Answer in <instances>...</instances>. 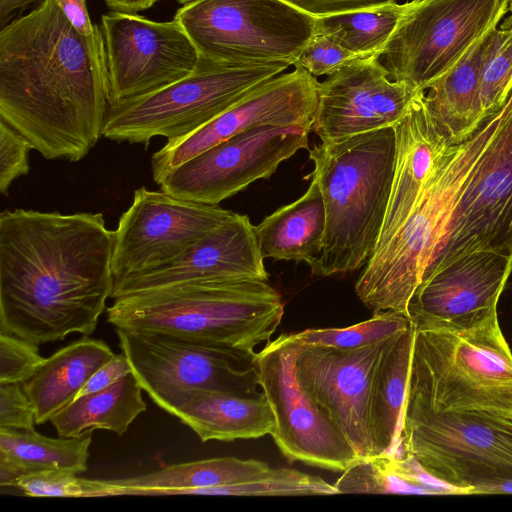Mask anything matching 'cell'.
<instances>
[{
  "instance_id": "41",
  "label": "cell",
  "mask_w": 512,
  "mask_h": 512,
  "mask_svg": "<svg viewBox=\"0 0 512 512\" xmlns=\"http://www.w3.org/2000/svg\"><path fill=\"white\" fill-rule=\"evenodd\" d=\"M315 18L362 11L395 3L397 0H284Z\"/></svg>"
},
{
  "instance_id": "40",
  "label": "cell",
  "mask_w": 512,
  "mask_h": 512,
  "mask_svg": "<svg viewBox=\"0 0 512 512\" xmlns=\"http://www.w3.org/2000/svg\"><path fill=\"white\" fill-rule=\"evenodd\" d=\"M35 411L22 384H0V428L34 429Z\"/></svg>"
},
{
  "instance_id": "32",
  "label": "cell",
  "mask_w": 512,
  "mask_h": 512,
  "mask_svg": "<svg viewBox=\"0 0 512 512\" xmlns=\"http://www.w3.org/2000/svg\"><path fill=\"white\" fill-rule=\"evenodd\" d=\"M408 2L316 18L315 33L326 34L359 57H381Z\"/></svg>"
},
{
  "instance_id": "20",
  "label": "cell",
  "mask_w": 512,
  "mask_h": 512,
  "mask_svg": "<svg viewBox=\"0 0 512 512\" xmlns=\"http://www.w3.org/2000/svg\"><path fill=\"white\" fill-rule=\"evenodd\" d=\"M512 272V255L466 254L424 278L411 296L407 316L416 329H460L497 315Z\"/></svg>"
},
{
  "instance_id": "44",
  "label": "cell",
  "mask_w": 512,
  "mask_h": 512,
  "mask_svg": "<svg viewBox=\"0 0 512 512\" xmlns=\"http://www.w3.org/2000/svg\"><path fill=\"white\" fill-rule=\"evenodd\" d=\"M106 5L115 12L136 14L153 6L157 0H104Z\"/></svg>"
},
{
  "instance_id": "1",
  "label": "cell",
  "mask_w": 512,
  "mask_h": 512,
  "mask_svg": "<svg viewBox=\"0 0 512 512\" xmlns=\"http://www.w3.org/2000/svg\"><path fill=\"white\" fill-rule=\"evenodd\" d=\"M110 103L104 38L83 35L57 0L0 33V119L44 158L76 162L102 136Z\"/></svg>"
},
{
  "instance_id": "4",
  "label": "cell",
  "mask_w": 512,
  "mask_h": 512,
  "mask_svg": "<svg viewBox=\"0 0 512 512\" xmlns=\"http://www.w3.org/2000/svg\"><path fill=\"white\" fill-rule=\"evenodd\" d=\"M106 314L115 328L255 353L281 323L284 303L267 281L200 279L119 296Z\"/></svg>"
},
{
  "instance_id": "37",
  "label": "cell",
  "mask_w": 512,
  "mask_h": 512,
  "mask_svg": "<svg viewBox=\"0 0 512 512\" xmlns=\"http://www.w3.org/2000/svg\"><path fill=\"white\" fill-rule=\"evenodd\" d=\"M44 359L38 345L12 334L0 333V384H23Z\"/></svg>"
},
{
  "instance_id": "13",
  "label": "cell",
  "mask_w": 512,
  "mask_h": 512,
  "mask_svg": "<svg viewBox=\"0 0 512 512\" xmlns=\"http://www.w3.org/2000/svg\"><path fill=\"white\" fill-rule=\"evenodd\" d=\"M311 129L261 126L241 132L172 169L159 184L174 197L218 205L260 179L300 149H309Z\"/></svg>"
},
{
  "instance_id": "5",
  "label": "cell",
  "mask_w": 512,
  "mask_h": 512,
  "mask_svg": "<svg viewBox=\"0 0 512 512\" xmlns=\"http://www.w3.org/2000/svg\"><path fill=\"white\" fill-rule=\"evenodd\" d=\"M507 108L506 101L470 138L443 151L399 231L369 258L355 292L374 314L393 311L407 316L409 300L433 261L462 192Z\"/></svg>"
},
{
  "instance_id": "21",
  "label": "cell",
  "mask_w": 512,
  "mask_h": 512,
  "mask_svg": "<svg viewBox=\"0 0 512 512\" xmlns=\"http://www.w3.org/2000/svg\"><path fill=\"white\" fill-rule=\"evenodd\" d=\"M263 260L255 226L235 213L171 262L115 280L111 298L200 279L268 282Z\"/></svg>"
},
{
  "instance_id": "19",
  "label": "cell",
  "mask_w": 512,
  "mask_h": 512,
  "mask_svg": "<svg viewBox=\"0 0 512 512\" xmlns=\"http://www.w3.org/2000/svg\"><path fill=\"white\" fill-rule=\"evenodd\" d=\"M380 57L356 58L319 82L312 131L330 143L392 127L421 91L390 78Z\"/></svg>"
},
{
  "instance_id": "15",
  "label": "cell",
  "mask_w": 512,
  "mask_h": 512,
  "mask_svg": "<svg viewBox=\"0 0 512 512\" xmlns=\"http://www.w3.org/2000/svg\"><path fill=\"white\" fill-rule=\"evenodd\" d=\"M234 214L219 205L180 199L162 190L136 189L114 230L115 280L171 262Z\"/></svg>"
},
{
  "instance_id": "22",
  "label": "cell",
  "mask_w": 512,
  "mask_h": 512,
  "mask_svg": "<svg viewBox=\"0 0 512 512\" xmlns=\"http://www.w3.org/2000/svg\"><path fill=\"white\" fill-rule=\"evenodd\" d=\"M392 128L395 134L393 179L374 251L387 245L399 231L413 209L436 160L452 144L445 129L429 111L424 90L416 95L407 112Z\"/></svg>"
},
{
  "instance_id": "47",
  "label": "cell",
  "mask_w": 512,
  "mask_h": 512,
  "mask_svg": "<svg viewBox=\"0 0 512 512\" xmlns=\"http://www.w3.org/2000/svg\"><path fill=\"white\" fill-rule=\"evenodd\" d=\"M421 0H408V2H413V3H416V2H419Z\"/></svg>"
},
{
  "instance_id": "33",
  "label": "cell",
  "mask_w": 512,
  "mask_h": 512,
  "mask_svg": "<svg viewBox=\"0 0 512 512\" xmlns=\"http://www.w3.org/2000/svg\"><path fill=\"white\" fill-rule=\"evenodd\" d=\"M493 29L487 42L480 74L483 119L502 109L512 92V7Z\"/></svg>"
},
{
  "instance_id": "27",
  "label": "cell",
  "mask_w": 512,
  "mask_h": 512,
  "mask_svg": "<svg viewBox=\"0 0 512 512\" xmlns=\"http://www.w3.org/2000/svg\"><path fill=\"white\" fill-rule=\"evenodd\" d=\"M294 202L280 207L257 226L262 257L305 262L309 266L319 255L326 227L323 196L317 181Z\"/></svg>"
},
{
  "instance_id": "29",
  "label": "cell",
  "mask_w": 512,
  "mask_h": 512,
  "mask_svg": "<svg viewBox=\"0 0 512 512\" xmlns=\"http://www.w3.org/2000/svg\"><path fill=\"white\" fill-rule=\"evenodd\" d=\"M92 432L50 438L34 429L0 428V486L14 487L25 473L57 470L80 474L88 468Z\"/></svg>"
},
{
  "instance_id": "39",
  "label": "cell",
  "mask_w": 512,
  "mask_h": 512,
  "mask_svg": "<svg viewBox=\"0 0 512 512\" xmlns=\"http://www.w3.org/2000/svg\"><path fill=\"white\" fill-rule=\"evenodd\" d=\"M30 143L0 120V191L7 195L11 184L20 176L29 172L28 153Z\"/></svg>"
},
{
  "instance_id": "6",
  "label": "cell",
  "mask_w": 512,
  "mask_h": 512,
  "mask_svg": "<svg viewBox=\"0 0 512 512\" xmlns=\"http://www.w3.org/2000/svg\"><path fill=\"white\" fill-rule=\"evenodd\" d=\"M405 411L512 418V351L498 315L468 328H415Z\"/></svg>"
},
{
  "instance_id": "25",
  "label": "cell",
  "mask_w": 512,
  "mask_h": 512,
  "mask_svg": "<svg viewBox=\"0 0 512 512\" xmlns=\"http://www.w3.org/2000/svg\"><path fill=\"white\" fill-rule=\"evenodd\" d=\"M114 352L102 340L87 336L45 358L23 388L35 411L36 424H44L69 405Z\"/></svg>"
},
{
  "instance_id": "10",
  "label": "cell",
  "mask_w": 512,
  "mask_h": 512,
  "mask_svg": "<svg viewBox=\"0 0 512 512\" xmlns=\"http://www.w3.org/2000/svg\"><path fill=\"white\" fill-rule=\"evenodd\" d=\"M508 13L509 0L408 2L384 47V66L392 80L425 91Z\"/></svg>"
},
{
  "instance_id": "42",
  "label": "cell",
  "mask_w": 512,
  "mask_h": 512,
  "mask_svg": "<svg viewBox=\"0 0 512 512\" xmlns=\"http://www.w3.org/2000/svg\"><path fill=\"white\" fill-rule=\"evenodd\" d=\"M131 372V366L125 354H115L109 361L94 372L80 390L77 397L105 389Z\"/></svg>"
},
{
  "instance_id": "31",
  "label": "cell",
  "mask_w": 512,
  "mask_h": 512,
  "mask_svg": "<svg viewBox=\"0 0 512 512\" xmlns=\"http://www.w3.org/2000/svg\"><path fill=\"white\" fill-rule=\"evenodd\" d=\"M339 493L454 494L408 457L395 454L360 458L334 484Z\"/></svg>"
},
{
  "instance_id": "45",
  "label": "cell",
  "mask_w": 512,
  "mask_h": 512,
  "mask_svg": "<svg viewBox=\"0 0 512 512\" xmlns=\"http://www.w3.org/2000/svg\"><path fill=\"white\" fill-rule=\"evenodd\" d=\"M36 0H0V20L5 22L8 16L15 10L25 7Z\"/></svg>"
},
{
  "instance_id": "28",
  "label": "cell",
  "mask_w": 512,
  "mask_h": 512,
  "mask_svg": "<svg viewBox=\"0 0 512 512\" xmlns=\"http://www.w3.org/2000/svg\"><path fill=\"white\" fill-rule=\"evenodd\" d=\"M415 327L396 334L377 365L370 395V428L375 456L395 454L409 378Z\"/></svg>"
},
{
  "instance_id": "30",
  "label": "cell",
  "mask_w": 512,
  "mask_h": 512,
  "mask_svg": "<svg viewBox=\"0 0 512 512\" xmlns=\"http://www.w3.org/2000/svg\"><path fill=\"white\" fill-rule=\"evenodd\" d=\"M142 390L131 372L105 389L75 398L50 422L60 437H78L95 429L122 436L146 410Z\"/></svg>"
},
{
  "instance_id": "46",
  "label": "cell",
  "mask_w": 512,
  "mask_h": 512,
  "mask_svg": "<svg viewBox=\"0 0 512 512\" xmlns=\"http://www.w3.org/2000/svg\"><path fill=\"white\" fill-rule=\"evenodd\" d=\"M193 1H196V0H177L178 3L180 4H187V3H190V2H193Z\"/></svg>"
},
{
  "instance_id": "23",
  "label": "cell",
  "mask_w": 512,
  "mask_h": 512,
  "mask_svg": "<svg viewBox=\"0 0 512 512\" xmlns=\"http://www.w3.org/2000/svg\"><path fill=\"white\" fill-rule=\"evenodd\" d=\"M158 406L191 428L203 443L259 438L271 435L275 427L263 392L259 397H248L218 390H188Z\"/></svg>"
},
{
  "instance_id": "7",
  "label": "cell",
  "mask_w": 512,
  "mask_h": 512,
  "mask_svg": "<svg viewBox=\"0 0 512 512\" xmlns=\"http://www.w3.org/2000/svg\"><path fill=\"white\" fill-rule=\"evenodd\" d=\"M395 454L456 494L512 493V418L405 411Z\"/></svg>"
},
{
  "instance_id": "8",
  "label": "cell",
  "mask_w": 512,
  "mask_h": 512,
  "mask_svg": "<svg viewBox=\"0 0 512 512\" xmlns=\"http://www.w3.org/2000/svg\"><path fill=\"white\" fill-rule=\"evenodd\" d=\"M291 65L235 64L200 56L186 77L155 92L109 103L102 136L146 145L159 136L168 142L184 138Z\"/></svg>"
},
{
  "instance_id": "9",
  "label": "cell",
  "mask_w": 512,
  "mask_h": 512,
  "mask_svg": "<svg viewBox=\"0 0 512 512\" xmlns=\"http://www.w3.org/2000/svg\"><path fill=\"white\" fill-rule=\"evenodd\" d=\"M200 56L235 64L293 62L316 18L284 0H196L174 16Z\"/></svg>"
},
{
  "instance_id": "24",
  "label": "cell",
  "mask_w": 512,
  "mask_h": 512,
  "mask_svg": "<svg viewBox=\"0 0 512 512\" xmlns=\"http://www.w3.org/2000/svg\"><path fill=\"white\" fill-rule=\"evenodd\" d=\"M272 468L255 459L217 457L165 466L128 478L96 480L99 497L184 495L201 488L254 480Z\"/></svg>"
},
{
  "instance_id": "48",
  "label": "cell",
  "mask_w": 512,
  "mask_h": 512,
  "mask_svg": "<svg viewBox=\"0 0 512 512\" xmlns=\"http://www.w3.org/2000/svg\"><path fill=\"white\" fill-rule=\"evenodd\" d=\"M509 5L512 7V0H509Z\"/></svg>"
},
{
  "instance_id": "14",
  "label": "cell",
  "mask_w": 512,
  "mask_h": 512,
  "mask_svg": "<svg viewBox=\"0 0 512 512\" xmlns=\"http://www.w3.org/2000/svg\"><path fill=\"white\" fill-rule=\"evenodd\" d=\"M505 118L471 174L423 278L477 251L512 255V92Z\"/></svg>"
},
{
  "instance_id": "2",
  "label": "cell",
  "mask_w": 512,
  "mask_h": 512,
  "mask_svg": "<svg viewBox=\"0 0 512 512\" xmlns=\"http://www.w3.org/2000/svg\"><path fill=\"white\" fill-rule=\"evenodd\" d=\"M114 241L102 213L4 210L0 333L38 346L91 335L114 288Z\"/></svg>"
},
{
  "instance_id": "36",
  "label": "cell",
  "mask_w": 512,
  "mask_h": 512,
  "mask_svg": "<svg viewBox=\"0 0 512 512\" xmlns=\"http://www.w3.org/2000/svg\"><path fill=\"white\" fill-rule=\"evenodd\" d=\"M14 487L29 497H98L95 480L57 470L22 474Z\"/></svg>"
},
{
  "instance_id": "43",
  "label": "cell",
  "mask_w": 512,
  "mask_h": 512,
  "mask_svg": "<svg viewBox=\"0 0 512 512\" xmlns=\"http://www.w3.org/2000/svg\"><path fill=\"white\" fill-rule=\"evenodd\" d=\"M61 10L76 30L83 35H90L94 31L85 0H57Z\"/></svg>"
},
{
  "instance_id": "18",
  "label": "cell",
  "mask_w": 512,
  "mask_h": 512,
  "mask_svg": "<svg viewBox=\"0 0 512 512\" xmlns=\"http://www.w3.org/2000/svg\"><path fill=\"white\" fill-rule=\"evenodd\" d=\"M394 336L357 348L299 344L295 374L300 388L338 426L360 458L375 456L370 395L379 360Z\"/></svg>"
},
{
  "instance_id": "17",
  "label": "cell",
  "mask_w": 512,
  "mask_h": 512,
  "mask_svg": "<svg viewBox=\"0 0 512 512\" xmlns=\"http://www.w3.org/2000/svg\"><path fill=\"white\" fill-rule=\"evenodd\" d=\"M319 81L301 67L263 82L190 135L168 142L151 158L158 185L174 168L209 148L261 126H301L312 131Z\"/></svg>"
},
{
  "instance_id": "35",
  "label": "cell",
  "mask_w": 512,
  "mask_h": 512,
  "mask_svg": "<svg viewBox=\"0 0 512 512\" xmlns=\"http://www.w3.org/2000/svg\"><path fill=\"white\" fill-rule=\"evenodd\" d=\"M194 495L298 496L338 494L334 485L319 476L294 469H271L266 474L237 484L195 490Z\"/></svg>"
},
{
  "instance_id": "34",
  "label": "cell",
  "mask_w": 512,
  "mask_h": 512,
  "mask_svg": "<svg viewBox=\"0 0 512 512\" xmlns=\"http://www.w3.org/2000/svg\"><path fill=\"white\" fill-rule=\"evenodd\" d=\"M412 325L401 313L384 311L372 318L345 328L307 329L287 334L289 340L300 345L333 348H357L385 340Z\"/></svg>"
},
{
  "instance_id": "3",
  "label": "cell",
  "mask_w": 512,
  "mask_h": 512,
  "mask_svg": "<svg viewBox=\"0 0 512 512\" xmlns=\"http://www.w3.org/2000/svg\"><path fill=\"white\" fill-rule=\"evenodd\" d=\"M314 164L306 178L321 190L326 227L313 275L345 274L366 265L380 236L391 191L395 134L392 127L360 133L308 149Z\"/></svg>"
},
{
  "instance_id": "12",
  "label": "cell",
  "mask_w": 512,
  "mask_h": 512,
  "mask_svg": "<svg viewBox=\"0 0 512 512\" xmlns=\"http://www.w3.org/2000/svg\"><path fill=\"white\" fill-rule=\"evenodd\" d=\"M299 347L281 334L255 356L258 384L275 420L271 436L289 461L343 472L360 457L338 426L300 388L295 374Z\"/></svg>"
},
{
  "instance_id": "38",
  "label": "cell",
  "mask_w": 512,
  "mask_h": 512,
  "mask_svg": "<svg viewBox=\"0 0 512 512\" xmlns=\"http://www.w3.org/2000/svg\"><path fill=\"white\" fill-rule=\"evenodd\" d=\"M356 58L360 57L331 36L315 33L292 65L305 69L315 77L329 76Z\"/></svg>"
},
{
  "instance_id": "11",
  "label": "cell",
  "mask_w": 512,
  "mask_h": 512,
  "mask_svg": "<svg viewBox=\"0 0 512 512\" xmlns=\"http://www.w3.org/2000/svg\"><path fill=\"white\" fill-rule=\"evenodd\" d=\"M115 331L132 373L157 405L196 389L262 395L257 393L256 353L161 332Z\"/></svg>"
},
{
  "instance_id": "16",
  "label": "cell",
  "mask_w": 512,
  "mask_h": 512,
  "mask_svg": "<svg viewBox=\"0 0 512 512\" xmlns=\"http://www.w3.org/2000/svg\"><path fill=\"white\" fill-rule=\"evenodd\" d=\"M110 103L155 92L187 75L200 55L176 18L157 22L137 14L101 17Z\"/></svg>"
},
{
  "instance_id": "26",
  "label": "cell",
  "mask_w": 512,
  "mask_h": 512,
  "mask_svg": "<svg viewBox=\"0 0 512 512\" xmlns=\"http://www.w3.org/2000/svg\"><path fill=\"white\" fill-rule=\"evenodd\" d=\"M497 26L486 31L449 71L425 90L427 107L452 144L470 138L487 120L482 115L480 74L487 42Z\"/></svg>"
}]
</instances>
